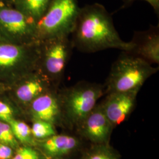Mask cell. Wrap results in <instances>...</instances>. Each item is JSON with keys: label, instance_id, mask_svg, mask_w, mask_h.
Here are the masks:
<instances>
[{"label": "cell", "instance_id": "12", "mask_svg": "<svg viewBox=\"0 0 159 159\" xmlns=\"http://www.w3.org/2000/svg\"><path fill=\"white\" fill-rule=\"evenodd\" d=\"M139 40L134 39L132 41L135 47L131 54L141 57L150 64L159 63V34L157 30H151L140 35Z\"/></svg>", "mask_w": 159, "mask_h": 159}, {"label": "cell", "instance_id": "15", "mask_svg": "<svg viewBox=\"0 0 159 159\" xmlns=\"http://www.w3.org/2000/svg\"><path fill=\"white\" fill-rule=\"evenodd\" d=\"M8 124L11 126L16 139L25 144L33 143L31 128L25 123L12 119Z\"/></svg>", "mask_w": 159, "mask_h": 159}, {"label": "cell", "instance_id": "2", "mask_svg": "<svg viewBox=\"0 0 159 159\" xmlns=\"http://www.w3.org/2000/svg\"><path fill=\"white\" fill-rule=\"evenodd\" d=\"M124 52L113 63L110 71L105 90L107 94L139 91L145 81L159 70L141 57Z\"/></svg>", "mask_w": 159, "mask_h": 159}, {"label": "cell", "instance_id": "13", "mask_svg": "<svg viewBox=\"0 0 159 159\" xmlns=\"http://www.w3.org/2000/svg\"><path fill=\"white\" fill-rule=\"evenodd\" d=\"M79 146L75 137L69 135H54L45 139L41 147L47 154L51 157H60L71 153Z\"/></svg>", "mask_w": 159, "mask_h": 159}, {"label": "cell", "instance_id": "10", "mask_svg": "<svg viewBox=\"0 0 159 159\" xmlns=\"http://www.w3.org/2000/svg\"><path fill=\"white\" fill-rule=\"evenodd\" d=\"M30 112L34 120H40L52 125L63 119L58 94L47 91L30 104Z\"/></svg>", "mask_w": 159, "mask_h": 159}, {"label": "cell", "instance_id": "1", "mask_svg": "<svg viewBox=\"0 0 159 159\" xmlns=\"http://www.w3.org/2000/svg\"><path fill=\"white\" fill-rule=\"evenodd\" d=\"M71 42L84 52H95L110 48L130 52L135 44L122 40L114 25L113 19L106 8L98 3L80 8Z\"/></svg>", "mask_w": 159, "mask_h": 159}, {"label": "cell", "instance_id": "14", "mask_svg": "<svg viewBox=\"0 0 159 159\" xmlns=\"http://www.w3.org/2000/svg\"><path fill=\"white\" fill-rule=\"evenodd\" d=\"M52 0H16V8L37 23Z\"/></svg>", "mask_w": 159, "mask_h": 159}, {"label": "cell", "instance_id": "20", "mask_svg": "<svg viewBox=\"0 0 159 159\" xmlns=\"http://www.w3.org/2000/svg\"><path fill=\"white\" fill-rule=\"evenodd\" d=\"M13 110L6 102L0 101V121L9 123L13 119Z\"/></svg>", "mask_w": 159, "mask_h": 159}, {"label": "cell", "instance_id": "7", "mask_svg": "<svg viewBox=\"0 0 159 159\" xmlns=\"http://www.w3.org/2000/svg\"><path fill=\"white\" fill-rule=\"evenodd\" d=\"M0 39L21 45L39 42L37 23L16 8L0 5Z\"/></svg>", "mask_w": 159, "mask_h": 159}, {"label": "cell", "instance_id": "22", "mask_svg": "<svg viewBox=\"0 0 159 159\" xmlns=\"http://www.w3.org/2000/svg\"><path fill=\"white\" fill-rule=\"evenodd\" d=\"M146 2L153 7L154 11L156 13H159V0H143Z\"/></svg>", "mask_w": 159, "mask_h": 159}, {"label": "cell", "instance_id": "5", "mask_svg": "<svg viewBox=\"0 0 159 159\" xmlns=\"http://www.w3.org/2000/svg\"><path fill=\"white\" fill-rule=\"evenodd\" d=\"M40 54V41L21 45L0 39V78L21 79L36 71Z\"/></svg>", "mask_w": 159, "mask_h": 159}, {"label": "cell", "instance_id": "11", "mask_svg": "<svg viewBox=\"0 0 159 159\" xmlns=\"http://www.w3.org/2000/svg\"><path fill=\"white\" fill-rule=\"evenodd\" d=\"M21 80L16 95L19 101L27 104H30L37 97L50 91V87L52 84L44 75L37 70L23 77Z\"/></svg>", "mask_w": 159, "mask_h": 159}, {"label": "cell", "instance_id": "18", "mask_svg": "<svg viewBox=\"0 0 159 159\" xmlns=\"http://www.w3.org/2000/svg\"><path fill=\"white\" fill-rule=\"evenodd\" d=\"M0 143L5 144L11 148H17L18 142L12 131L10 125L0 121Z\"/></svg>", "mask_w": 159, "mask_h": 159}, {"label": "cell", "instance_id": "8", "mask_svg": "<svg viewBox=\"0 0 159 159\" xmlns=\"http://www.w3.org/2000/svg\"><path fill=\"white\" fill-rule=\"evenodd\" d=\"M139 91L108 93L102 105L105 115L113 127L124 122L132 112Z\"/></svg>", "mask_w": 159, "mask_h": 159}, {"label": "cell", "instance_id": "9", "mask_svg": "<svg viewBox=\"0 0 159 159\" xmlns=\"http://www.w3.org/2000/svg\"><path fill=\"white\" fill-rule=\"evenodd\" d=\"M79 126L83 136L98 145L107 144L113 127L105 115L102 104L96 105Z\"/></svg>", "mask_w": 159, "mask_h": 159}, {"label": "cell", "instance_id": "3", "mask_svg": "<svg viewBox=\"0 0 159 159\" xmlns=\"http://www.w3.org/2000/svg\"><path fill=\"white\" fill-rule=\"evenodd\" d=\"M105 93V87L97 83L81 81L58 94L63 119L79 125Z\"/></svg>", "mask_w": 159, "mask_h": 159}, {"label": "cell", "instance_id": "17", "mask_svg": "<svg viewBox=\"0 0 159 159\" xmlns=\"http://www.w3.org/2000/svg\"><path fill=\"white\" fill-rule=\"evenodd\" d=\"M106 145L101 144L92 149L83 159H119L113 151Z\"/></svg>", "mask_w": 159, "mask_h": 159}, {"label": "cell", "instance_id": "4", "mask_svg": "<svg viewBox=\"0 0 159 159\" xmlns=\"http://www.w3.org/2000/svg\"><path fill=\"white\" fill-rule=\"evenodd\" d=\"M80 10L77 0H52L37 23L38 40L69 37L74 30Z\"/></svg>", "mask_w": 159, "mask_h": 159}, {"label": "cell", "instance_id": "16", "mask_svg": "<svg viewBox=\"0 0 159 159\" xmlns=\"http://www.w3.org/2000/svg\"><path fill=\"white\" fill-rule=\"evenodd\" d=\"M31 130L33 136L38 139H46L56 134L52 123L40 120H34Z\"/></svg>", "mask_w": 159, "mask_h": 159}, {"label": "cell", "instance_id": "6", "mask_svg": "<svg viewBox=\"0 0 159 159\" xmlns=\"http://www.w3.org/2000/svg\"><path fill=\"white\" fill-rule=\"evenodd\" d=\"M40 42V54L37 71L51 81L58 83L62 79L71 55L72 42L69 37L54 38Z\"/></svg>", "mask_w": 159, "mask_h": 159}, {"label": "cell", "instance_id": "21", "mask_svg": "<svg viewBox=\"0 0 159 159\" xmlns=\"http://www.w3.org/2000/svg\"><path fill=\"white\" fill-rule=\"evenodd\" d=\"M12 156V149L11 146L0 143V159H10Z\"/></svg>", "mask_w": 159, "mask_h": 159}, {"label": "cell", "instance_id": "19", "mask_svg": "<svg viewBox=\"0 0 159 159\" xmlns=\"http://www.w3.org/2000/svg\"><path fill=\"white\" fill-rule=\"evenodd\" d=\"M12 159H41L39 153L33 148L24 146L18 148Z\"/></svg>", "mask_w": 159, "mask_h": 159}]
</instances>
